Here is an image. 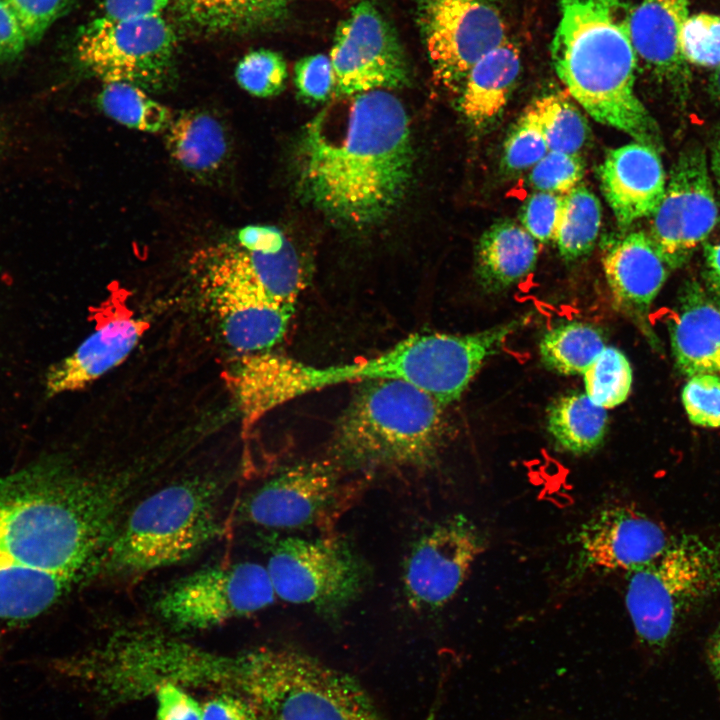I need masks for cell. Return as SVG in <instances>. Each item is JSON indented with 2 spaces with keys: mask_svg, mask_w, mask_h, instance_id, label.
Listing matches in <instances>:
<instances>
[{
  "mask_svg": "<svg viewBox=\"0 0 720 720\" xmlns=\"http://www.w3.org/2000/svg\"><path fill=\"white\" fill-rule=\"evenodd\" d=\"M127 488L55 459L0 478V619L42 614L99 568Z\"/></svg>",
  "mask_w": 720,
  "mask_h": 720,
  "instance_id": "cell-1",
  "label": "cell"
},
{
  "mask_svg": "<svg viewBox=\"0 0 720 720\" xmlns=\"http://www.w3.org/2000/svg\"><path fill=\"white\" fill-rule=\"evenodd\" d=\"M297 151L304 198L351 227L382 221L412 178L409 118L386 90L335 97L305 125Z\"/></svg>",
  "mask_w": 720,
  "mask_h": 720,
  "instance_id": "cell-2",
  "label": "cell"
},
{
  "mask_svg": "<svg viewBox=\"0 0 720 720\" xmlns=\"http://www.w3.org/2000/svg\"><path fill=\"white\" fill-rule=\"evenodd\" d=\"M552 61L569 94L597 122L658 145L656 123L635 92L637 56L621 0H561Z\"/></svg>",
  "mask_w": 720,
  "mask_h": 720,
  "instance_id": "cell-3",
  "label": "cell"
},
{
  "mask_svg": "<svg viewBox=\"0 0 720 720\" xmlns=\"http://www.w3.org/2000/svg\"><path fill=\"white\" fill-rule=\"evenodd\" d=\"M499 350L498 334L486 329L466 335L416 333L368 359L327 367L270 353L267 383L276 407L338 384L377 379L409 383L447 406L461 397L484 362Z\"/></svg>",
  "mask_w": 720,
  "mask_h": 720,
  "instance_id": "cell-4",
  "label": "cell"
},
{
  "mask_svg": "<svg viewBox=\"0 0 720 720\" xmlns=\"http://www.w3.org/2000/svg\"><path fill=\"white\" fill-rule=\"evenodd\" d=\"M442 405L400 380L361 382L337 425L332 456L350 469H424L441 447Z\"/></svg>",
  "mask_w": 720,
  "mask_h": 720,
  "instance_id": "cell-5",
  "label": "cell"
},
{
  "mask_svg": "<svg viewBox=\"0 0 720 720\" xmlns=\"http://www.w3.org/2000/svg\"><path fill=\"white\" fill-rule=\"evenodd\" d=\"M221 685L252 702L263 720H386L354 677L296 648L231 655Z\"/></svg>",
  "mask_w": 720,
  "mask_h": 720,
  "instance_id": "cell-6",
  "label": "cell"
},
{
  "mask_svg": "<svg viewBox=\"0 0 720 720\" xmlns=\"http://www.w3.org/2000/svg\"><path fill=\"white\" fill-rule=\"evenodd\" d=\"M221 494L217 483L202 479L153 492L122 520L99 568L130 576L191 558L222 532Z\"/></svg>",
  "mask_w": 720,
  "mask_h": 720,
  "instance_id": "cell-7",
  "label": "cell"
},
{
  "mask_svg": "<svg viewBox=\"0 0 720 720\" xmlns=\"http://www.w3.org/2000/svg\"><path fill=\"white\" fill-rule=\"evenodd\" d=\"M720 591V538L673 536L663 553L628 572L625 604L642 644L661 651Z\"/></svg>",
  "mask_w": 720,
  "mask_h": 720,
  "instance_id": "cell-8",
  "label": "cell"
},
{
  "mask_svg": "<svg viewBox=\"0 0 720 720\" xmlns=\"http://www.w3.org/2000/svg\"><path fill=\"white\" fill-rule=\"evenodd\" d=\"M196 270L230 347L251 354L267 351L283 339L295 306L267 293L234 232L202 249Z\"/></svg>",
  "mask_w": 720,
  "mask_h": 720,
  "instance_id": "cell-9",
  "label": "cell"
},
{
  "mask_svg": "<svg viewBox=\"0 0 720 720\" xmlns=\"http://www.w3.org/2000/svg\"><path fill=\"white\" fill-rule=\"evenodd\" d=\"M265 566L277 598L329 615L352 604L366 581L361 560L335 535L280 539Z\"/></svg>",
  "mask_w": 720,
  "mask_h": 720,
  "instance_id": "cell-10",
  "label": "cell"
},
{
  "mask_svg": "<svg viewBox=\"0 0 720 720\" xmlns=\"http://www.w3.org/2000/svg\"><path fill=\"white\" fill-rule=\"evenodd\" d=\"M276 599L266 566L243 561L181 578L159 596L154 609L174 630L199 631L258 613Z\"/></svg>",
  "mask_w": 720,
  "mask_h": 720,
  "instance_id": "cell-11",
  "label": "cell"
},
{
  "mask_svg": "<svg viewBox=\"0 0 720 720\" xmlns=\"http://www.w3.org/2000/svg\"><path fill=\"white\" fill-rule=\"evenodd\" d=\"M176 37L158 15L128 19L100 18L80 35V64L104 83L126 82L158 91L170 79Z\"/></svg>",
  "mask_w": 720,
  "mask_h": 720,
  "instance_id": "cell-12",
  "label": "cell"
},
{
  "mask_svg": "<svg viewBox=\"0 0 720 720\" xmlns=\"http://www.w3.org/2000/svg\"><path fill=\"white\" fill-rule=\"evenodd\" d=\"M416 13L433 73L448 88L462 86L485 54L508 41L489 0H416Z\"/></svg>",
  "mask_w": 720,
  "mask_h": 720,
  "instance_id": "cell-13",
  "label": "cell"
},
{
  "mask_svg": "<svg viewBox=\"0 0 720 720\" xmlns=\"http://www.w3.org/2000/svg\"><path fill=\"white\" fill-rule=\"evenodd\" d=\"M354 489L341 480L335 463L305 462L287 468L252 492L241 514L248 523L268 529L324 527L350 504Z\"/></svg>",
  "mask_w": 720,
  "mask_h": 720,
  "instance_id": "cell-14",
  "label": "cell"
},
{
  "mask_svg": "<svg viewBox=\"0 0 720 720\" xmlns=\"http://www.w3.org/2000/svg\"><path fill=\"white\" fill-rule=\"evenodd\" d=\"M329 57L335 97L400 88L410 80L396 33L369 1L354 5L338 24Z\"/></svg>",
  "mask_w": 720,
  "mask_h": 720,
  "instance_id": "cell-15",
  "label": "cell"
},
{
  "mask_svg": "<svg viewBox=\"0 0 720 720\" xmlns=\"http://www.w3.org/2000/svg\"><path fill=\"white\" fill-rule=\"evenodd\" d=\"M708 168L700 148L681 152L651 215L648 235L670 269L684 265L717 224L719 211Z\"/></svg>",
  "mask_w": 720,
  "mask_h": 720,
  "instance_id": "cell-16",
  "label": "cell"
},
{
  "mask_svg": "<svg viewBox=\"0 0 720 720\" xmlns=\"http://www.w3.org/2000/svg\"><path fill=\"white\" fill-rule=\"evenodd\" d=\"M483 546L478 528L462 514L448 517L424 532L403 565L402 586L409 607L430 612L449 603Z\"/></svg>",
  "mask_w": 720,
  "mask_h": 720,
  "instance_id": "cell-17",
  "label": "cell"
},
{
  "mask_svg": "<svg viewBox=\"0 0 720 720\" xmlns=\"http://www.w3.org/2000/svg\"><path fill=\"white\" fill-rule=\"evenodd\" d=\"M672 537L632 506H607L576 534L579 563L588 570L629 572L660 556Z\"/></svg>",
  "mask_w": 720,
  "mask_h": 720,
  "instance_id": "cell-18",
  "label": "cell"
},
{
  "mask_svg": "<svg viewBox=\"0 0 720 720\" xmlns=\"http://www.w3.org/2000/svg\"><path fill=\"white\" fill-rule=\"evenodd\" d=\"M149 322L124 308L99 321L95 330L67 357L49 368V396L81 390L123 363L149 329Z\"/></svg>",
  "mask_w": 720,
  "mask_h": 720,
  "instance_id": "cell-19",
  "label": "cell"
},
{
  "mask_svg": "<svg viewBox=\"0 0 720 720\" xmlns=\"http://www.w3.org/2000/svg\"><path fill=\"white\" fill-rule=\"evenodd\" d=\"M602 192L621 227L650 217L666 188V175L656 148L632 142L608 151L599 167Z\"/></svg>",
  "mask_w": 720,
  "mask_h": 720,
  "instance_id": "cell-20",
  "label": "cell"
},
{
  "mask_svg": "<svg viewBox=\"0 0 720 720\" xmlns=\"http://www.w3.org/2000/svg\"><path fill=\"white\" fill-rule=\"evenodd\" d=\"M602 264L616 306L635 320L644 319L670 269L650 236L631 232L611 242Z\"/></svg>",
  "mask_w": 720,
  "mask_h": 720,
  "instance_id": "cell-21",
  "label": "cell"
},
{
  "mask_svg": "<svg viewBox=\"0 0 720 720\" xmlns=\"http://www.w3.org/2000/svg\"><path fill=\"white\" fill-rule=\"evenodd\" d=\"M688 17V0H642L628 16L636 56L659 78L680 85L688 77L681 44Z\"/></svg>",
  "mask_w": 720,
  "mask_h": 720,
  "instance_id": "cell-22",
  "label": "cell"
},
{
  "mask_svg": "<svg viewBox=\"0 0 720 720\" xmlns=\"http://www.w3.org/2000/svg\"><path fill=\"white\" fill-rule=\"evenodd\" d=\"M669 332L673 357L683 374L720 375V304L697 283L687 287Z\"/></svg>",
  "mask_w": 720,
  "mask_h": 720,
  "instance_id": "cell-23",
  "label": "cell"
},
{
  "mask_svg": "<svg viewBox=\"0 0 720 720\" xmlns=\"http://www.w3.org/2000/svg\"><path fill=\"white\" fill-rule=\"evenodd\" d=\"M165 145L177 167L200 180H213L231 158V141L226 127L206 110L183 111L172 118Z\"/></svg>",
  "mask_w": 720,
  "mask_h": 720,
  "instance_id": "cell-24",
  "label": "cell"
},
{
  "mask_svg": "<svg viewBox=\"0 0 720 720\" xmlns=\"http://www.w3.org/2000/svg\"><path fill=\"white\" fill-rule=\"evenodd\" d=\"M234 234L267 293L284 304L295 306L304 288L305 275L293 243L271 225H247Z\"/></svg>",
  "mask_w": 720,
  "mask_h": 720,
  "instance_id": "cell-25",
  "label": "cell"
},
{
  "mask_svg": "<svg viewBox=\"0 0 720 720\" xmlns=\"http://www.w3.org/2000/svg\"><path fill=\"white\" fill-rule=\"evenodd\" d=\"M538 258L536 240L516 222L502 220L480 237L476 249V273L481 286L491 293L503 291L525 278Z\"/></svg>",
  "mask_w": 720,
  "mask_h": 720,
  "instance_id": "cell-26",
  "label": "cell"
},
{
  "mask_svg": "<svg viewBox=\"0 0 720 720\" xmlns=\"http://www.w3.org/2000/svg\"><path fill=\"white\" fill-rule=\"evenodd\" d=\"M521 68L518 49L509 40L485 54L468 72L459 109L474 126L494 121L506 106Z\"/></svg>",
  "mask_w": 720,
  "mask_h": 720,
  "instance_id": "cell-27",
  "label": "cell"
},
{
  "mask_svg": "<svg viewBox=\"0 0 720 720\" xmlns=\"http://www.w3.org/2000/svg\"><path fill=\"white\" fill-rule=\"evenodd\" d=\"M607 426V409L592 402L586 393L560 397L547 414V428L555 444L571 454H586L598 448Z\"/></svg>",
  "mask_w": 720,
  "mask_h": 720,
  "instance_id": "cell-28",
  "label": "cell"
},
{
  "mask_svg": "<svg viewBox=\"0 0 720 720\" xmlns=\"http://www.w3.org/2000/svg\"><path fill=\"white\" fill-rule=\"evenodd\" d=\"M194 24L215 32H250L278 23L288 0H177Z\"/></svg>",
  "mask_w": 720,
  "mask_h": 720,
  "instance_id": "cell-29",
  "label": "cell"
},
{
  "mask_svg": "<svg viewBox=\"0 0 720 720\" xmlns=\"http://www.w3.org/2000/svg\"><path fill=\"white\" fill-rule=\"evenodd\" d=\"M605 347V337L599 328L569 322L549 330L540 342L539 352L549 369L564 375H583Z\"/></svg>",
  "mask_w": 720,
  "mask_h": 720,
  "instance_id": "cell-30",
  "label": "cell"
},
{
  "mask_svg": "<svg viewBox=\"0 0 720 720\" xmlns=\"http://www.w3.org/2000/svg\"><path fill=\"white\" fill-rule=\"evenodd\" d=\"M602 209L597 196L578 185L564 196L554 242L566 261L577 260L593 249L601 227Z\"/></svg>",
  "mask_w": 720,
  "mask_h": 720,
  "instance_id": "cell-31",
  "label": "cell"
},
{
  "mask_svg": "<svg viewBox=\"0 0 720 720\" xmlns=\"http://www.w3.org/2000/svg\"><path fill=\"white\" fill-rule=\"evenodd\" d=\"M97 104L109 118L146 133L166 131L173 118L170 109L146 90L126 82L104 83Z\"/></svg>",
  "mask_w": 720,
  "mask_h": 720,
  "instance_id": "cell-32",
  "label": "cell"
},
{
  "mask_svg": "<svg viewBox=\"0 0 720 720\" xmlns=\"http://www.w3.org/2000/svg\"><path fill=\"white\" fill-rule=\"evenodd\" d=\"M533 105L539 115L548 150L579 154L589 138V126L569 98L562 93H551L536 99Z\"/></svg>",
  "mask_w": 720,
  "mask_h": 720,
  "instance_id": "cell-33",
  "label": "cell"
},
{
  "mask_svg": "<svg viewBox=\"0 0 720 720\" xmlns=\"http://www.w3.org/2000/svg\"><path fill=\"white\" fill-rule=\"evenodd\" d=\"M585 393L592 402L605 409L622 404L632 387V368L619 349L606 346L583 373Z\"/></svg>",
  "mask_w": 720,
  "mask_h": 720,
  "instance_id": "cell-34",
  "label": "cell"
},
{
  "mask_svg": "<svg viewBox=\"0 0 720 720\" xmlns=\"http://www.w3.org/2000/svg\"><path fill=\"white\" fill-rule=\"evenodd\" d=\"M235 79L247 93L261 98L280 94L287 80V65L276 51L258 49L245 54L235 68Z\"/></svg>",
  "mask_w": 720,
  "mask_h": 720,
  "instance_id": "cell-35",
  "label": "cell"
},
{
  "mask_svg": "<svg viewBox=\"0 0 720 720\" xmlns=\"http://www.w3.org/2000/svg\"><path fill=\"white\" fill-rule=\"evenodd\" d=\"M549 152L539 115L529 105L509 132L503 147L502 164L508 171L533 167Z\"/></svg>",
  "mask_w": 720,
  "mask_h": 720,
  "instance_id": "cell-36",
  "label": "cell"
},
{
  "mask_svg": "<svg viewBox=\"0 0 720 720\" xmlns=\"http://www.w3.org/2000/svg\"><path fill=\"white\" fill-rule=\"evenodd\" d=\"M687 63L703 67L720 65V16L697 13L684 23L681 36Z\"/></svg>",
  "mask_w": 720,
  "mask_h": 720,
  "instance_id": "cell-37",
  "label": "cell"
},
{
  "mask_svg": "<svg viewBox=\"0 0 720 720\" xmlns=\"http://www.w3.org/2000/svg\"><path fill=\"white\" fill-rule=\"evenodd\" d=\"M583 174L579 154L549 151L532 167L529 183L537 191L567 195L580 185Z\"/></svg>",
  "mask_w": 720,
  "mask_h": 720,
  "instance_id": "cell-38",
  "label": "cell"
},
{
  "mask_svg": "<svg viewBox=\"0 0 720 720\" xmlns=\"http://www.w3.org/2000/svg\"><path fill=\"white\" fill-rule=\"evenodd\" d=\"M684 410L694 425L720 427V375L690 376L682 390Z\"/></svg>",
  "mask_w": 720,
  "mask_h": 720,
  "instance_id": "cell-39",
  "label": "cell"
},
{
  "mask_svg": "<svg viewBox=\"0 0 720 720\" xmlns=\"http://www.w3.org/2000/svg\"><path fill=\"white\" fill-rule=\"evenodd\" d=\"M564 196L537 191L521 208V226L538 242L554 241L561 218Z\"/></svg>",
  "mask_w": 720,
  "mask_h": 720,
  "instance_id": "cell-40",
  "label": "cell"
},
{
  "mask_svg": "<svg viewBox=\"0 0 720 720\" xmlns=\"http://www.w3.org/2000/svg\"><path fill=\"white\" fill-rule=\"evenodd\" d=\"M294 83L298 95L307 103L328 101L335 93L330 57L314 54L301 58L294 67Z\"/></svg>",
  "mask_w": 720,
  "mask_h": 720,
  "instance_id": "cell-41",
  "label": "cell"
},
{
  "mask_svg": "<svg viewBox=\"0 0 720 720\" xmlns=\"http://www.w3.org/2000/svg\"><path fill=\"white\" fill-rule=\"evenodd\" d=\"M28 43L39 41L71 7L72 0H6Z\"/></svg>",
  "mask_w": 720,
  "mask_h": 720,
  "instance_id": "cell-42",
  "label": "cell"
},
{
  "mask_svg": "<svg viewBox=\"0 0 720 720\" xmlns=\"http://www.w3.org/2000/svg\"><path fill=\"white\" fill-rule=\"evenodd\" d=\"M156 720H202V706L183 687L162 683L154 691Z\"/></svg>",
  "mask_w": 720,
  "mask_h": 720,
  "instance_id": "cell-43",
  "label": "cell"
},
{
  "mask_svg": "<svg viewBox=\"0 0 720 720\" xmlns=\"http://www.w3.org/2000/svg\"><path fill=\"white\" fill-rule=\"evenodd\" d=\"M202 720H263L256 706L244 696L224 692L202 706Z\"/></svg>",
  "mask_w": 720,
  "mask_h": 720,
  "instance_id": "cell-44",
  "label": "cell"
},
{
  "mask_svg": "<svg viewBox=\"0 0 720 720\" xmlns=\"http://www.w3.org/2000/svg\"><path fill=\"white\" fill-rule=\"evenodd\" d=\"M27 43L13 11L6 0H0V62H9L18 58Z\"/></svg>",
  "mask_w": 720,
  "mask_h": 720,
  "instance_id": "cell-45",
  "label": "cell"
},
{
  "mask_svg": "<svg viewBox=\"0 0 720 720\" xmlns=\"http://www.w3.org/2000/svg\"><path fill=\"white\" fill-rule=\"evenodd\" d=\"M170 0H104V17L128 19L158 15Z\"/></svg>",
  "mask_w": 720,
  "mask_h": 720,
  "instance_id": "cell-46",
  "label": "cell"
},
{
  "mask_svg": "<svg viewBox=\"0 0 720 720\" xmlns=\"http://www.w3.org/2000/svg\"><path fill=\"white\" fill-rule=\"evenodd\" d=\"M705 270L710 286L720 293V241L705 246Z\"/></svg>",
  "mask_w": 720,
  "mask_h": 720,
  "instance_id": "cell-47",
  "label": "cell"
},
{
  "mask_svg": "<svg viewBox=\"0 0 720 720\" xmlns=\"http://www.w3.org/2000/svg\"><path fill=\"white\" fill-rule=\"evenodd\" d=\"M707 659L712 674L720 688V623L714 630L709 640Z\"/></svg>",
  "mask_w": 720,
  "mask_h": 720,
  "instance_id": "cell-48",
  "label": "cell"
},
{
  "mask_svg": "<svg viewBox=\"0 0 720 720\" xmlns=\"http://www.w3.org/2000/svg\"><path fill=\"white\" fill-rule=\"evenodd\" d=\"M711 171L720 184V136L713 145L710 161Z\"/></svg>",
  "mask_w": 720,
  "mask_h": 720,
  "instance_id": "cell-49",
  "label": "cell"
},
{
  "mask_svg": "<svg viewBox=\"0 0 720 720\" xmlns=\"http://www.w3.org/2000/svg\"><path fill=\"white\" fill-rule=\"evenodd\" d=\"M11 130L7 121L0 114V154L6 150L10 143Z\"/></svg>",
  "mask_w": 720,
  "mask_h": 720,
  "instance_id": "cell-50",
  "label": "cell"
},
{
  "mask_svg": "<svg viewBox=\"0 0 720 720\" xmlns=\"http://www.w3.org/2000/svg\"><path fill=\"white\" fill-rule=\"evenodd\" d=\"M712 90L715 97L720 101V65L716 67L712 78Z\"/></svg>",
  "mask_w": 720,
  "mask_h": 720,
  "instance_id": "cell-51",
  "label": "cell"
}]
</instances>
